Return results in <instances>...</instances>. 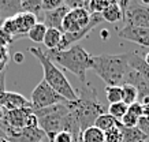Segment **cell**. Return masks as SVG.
I'll return each mask as SVG.
<instances>
[{"label": "cell", "instance_id": "6da1fadb", "mask_svg": "<svg viewBox=\"0 0 149 142\" xmlns=\"http://www.w3.org/2000/svg\"><path fill=\"white\" fill-rule=\"evenodd\" d=\"M77 96L78 98L75 101H66V104L77 115L81 131H85L86 128L95 126L96 119L100 115L107 114L108 107L99 100V93L95 87L88 86L86 83L78 90Z\"/></svg>", "mask_w": 149, "mask_h": 142}, {"label": "cell", "instance_id": "7a4b0ae2", "mask_svg": "<svg viewBox=\"0 0 149 142\" xmlns=\"http://www.w3.org/2000/svg\"><path fill=\"white\" fill-rule=\"evenodd\" d=\"M107 86H123L129 71V53L92 56V67Z\"/></svg>", "mask_w": 149, "mask_h": 142}, {"label": "cell", "instance_id": "3957f363", "mask_svg": "<svg viewBox=\"0 0 149 142\" xmlns=\"http://www.w3.org/2000/svg\"><path fill=\"white\" fill-rule=\"evenodd\" d=\"M44 52L52 63L62 66L63 69L68 70L75 77H78L82 83H86V73L92 67V55L82 45L74 44L63 52H55V51H44Z\"/></svg>", "mask_w": 149, "mask_h": 142}, {"label": "cell", "instance_id": "277c9868", "mask_svg": "<svg viewBox=\"0 0 149 142\" xmlns=\"http://www.w3.org/2000/svg\"><path fill=\"white\" fill-rule=\"evenodd\" d=\"M29 52L40 62V64L42 66V70H44V78L42 79L54 89L55 92H58L60 96L64 97L67 101L77 100L78 98L77 92L74 90L71 83L68 82L66 75L62 73V70L59 69L58 66H55V63H52L48 59L45 52L41 48H29Z\"/></svg>", "mask_w": 149, "mask_h": 142}, {"label": "cell", "instance_id": "5b68a950", "mask_svg": "<svg viewBox=\"0 0 149 142\" xmlns=\"http://www.w3.org/2000/svg\"><path fill=\"white\" fill-rule=\"evenodd\" d=\"M118 4L123 11L126 25L149 29V6L141 1H118Z\"/></svg>", "mask_w": 149, "mask_h": 142}, {"label": "cell", "instance_id": "8992f818", "mask_svg": "<svg viewBox=\"0 0 149 142\" xmlns=\"http://www.w3.org/2000/svg\"><path fill=\"white\" fill-rule=\"evenodd\" d=\"M29 101H30L32 109L38 111V109L48 108V107L56 105V104H60V103H64V101H67V100L60 96L58 92H55L54 89L42 79L33 89L32 96H30V100Z\"/></svg>", "mask_w": 149, "mask_h": 142}, {"label": "cell", "instance_id": "52a82bcc", "mask_svg": "<svg viewBox=\"0 0 149 142\" xmlns=\"http://www.w3.org/2000/svg\"><path fill=\"white\" fill-rule=\"evenodd\" d=\"M38 22V19L29 12H19L15 17L7 18L1 23V29L7 32L14 40L22 36H27L30 29Z\"/></svg>", "mask_w": 149, "mask_h": 142}, {"label": "cell", "instance_id": "ba28073f", "mask_svg": "<svg viewBox=\"0 0 149 142\" xmlns=\"http://www.w3.org/2000/svg\"><path fill=\"white\" fill-rule=\"evenodd\" d=\"M0 123L6 124L15 130H25V128H36L38 127V120L36 115L33 114L32 108H21V109L6 111L4 116Z\"/></svg>", "mask_w": 149, "mask_h": 142}, {"label": "cell", "instance_id": "9c48e42d", "mask_svg": "<svg viewBox=\"0 0 149 142\" xmlns=\"http://www.w3.org/2000/svg\"><path fill=\"white\" fill-rule=\"evenodd\" d=\"M91 22V14L84 8L70 10L62 23L63 34H74L84 30Z\"/></svg>", "mask_w": 149, "mask_h": 142}, {"label": "cell", "instance_id": "30bf717a", "mask_svg": "<svg viewBox=\"0 0 149 142\" xmlns=\"http://www.w3.org/2000/svg\"><path fill=\"white\" fill-rule=\"evenodd\" d=\"M119 37L125 38L127 41L136 42L145 48H149V29L125 25L123 29H120V32H119Z\"/></svg>", "mask_w": 149, "mask_h": 142}, {"label": "cell", "instance_id": "8fae6325", "mask_svg": "<svg viewBox=\"0 0 149 142\" xmlns=\"http://www.w3.org/2000/svg\"><path fill=\"white\" fill-rule=\"evenodd\" d=\"M68 11H70V8L66 4L60 6V7L52 10V11H47L41 17L42 23L47 26V29H56L59 32H62V23H63V19L67 15Z\"/></svg>", "mask_w": 149, "mask_h": 142}, {"label": "cell", "instance_id": "7c38bea8", "mask_svg": "<svg viewBox=\"0 0 149 142\" xmlns=\"http://www.w3.org/2000/svg\"><path fill=\"white\" fill-rule=\"evenodd\" d=\"M0 107L6 111L21 109V108H32L30 101L27 100L26 97L15 92H6L3 100L0 103Z\"/></svg>", "mask_w": 149, "mask_h": 142}, {"label": "cell", "instance_id": "4fadbf2b", "mask_svg": "<svg viewBox=\"0 0 149 142\" xmlns=\"http://www.w3.org/2000/svg\"><path fill=\"white\" fill-rule=\"evenodd\" d=\"M21 11V1L17 0H0V19L4 21L7 18L15 17Z\"/></svg>", "mask_w": 149, "mask_h": 142}, {"label": "cell", "instance_id": "5bb4252c", "mask_svg": "<svg viewBox=\"0 0 149 142\" xmlns=\"http://www.w3.org/2000/svg\"><path fill=\"white\" fill-rule=\"evenodd\" d=\"M101 18L103 21L109 23H116L123 21V11L120 10L118 1H111V4L101 12Z\"/></svg>", "mask_w": 149, "mask_h": 142}, {"label": "cell", "instance_id": "9a60e30c", "mask_svg": "<svg viewBox=\"0 0 149 142\" xmlns=\"http://www.w3.org/2000/svg\"><path fill=\"white\" fill-rule=\"evenodd\" d=\"M120 130H122L123 134L122 142H146V139H148V137L142 131H140L137 127L126 128L120 124Z\"/></svg>", "mask_w": 149, "mask_h": 142}, {"label": "cell", "instance_id": "2e32d148", "mask_svg": "<svg viewBox=\"0 0 149 142\" xmlns=\"http://www.w3.org/2000/svg\"><path fill=\"white\" fill-rule=\"evenodd\" d=\"M63 37V33L56 29H47L45 37H44V45L47 46V51H55L58 48L59 42Z\"/></svg>", "mask_w": 149, "mask_h": 142}, {"label": "cell", "instance_id": "e0dca14e", "mask_svg": "<svg viewBox=\"0 0 149 142\" xmlns=\"http://www.w3.org/2000/svg\"><path fill=\"white\" fill-rule=\"evenodd\" d=\"M21 11L33 14L37 19H40L41 15H42V3H41V0H25V1H21Z\"/></svg>", "mask_w": 149, "mask_h": 142}, {"label": "cell", "instance_id": "ac0fdd59", "mask_svg": "<svg viewBox=\"0 0 149 142\" xmlns=\"http://www.w3.org/2000/svg\"><path fill=\"white\" fill-rule=\"evenodd\" d=\"M118 123H119V120H116L115 118H112V116L107 112V114L100 115L99 118L96 119L95 127H97L99 130H101L103 133H105V131H108L109 128L118 126Z\"/></svg>", "mask_w": 149, "mask_h": 142}, {"label": "cell", "instance_id": "d6986e66", "mask_svg": "<svg viewBox=\"0 0 149 142\" xmlns=\"http://www.w3.org/2000/svg\"><path fill=\"white\" fill-rule=\"evenodd\" d=\"M45 33H47V26L42 22H37L36 25L30 29V32L27 33V37H29L33 42L40 44V42L44 41Z\"/></svg>", "mask_w": 149, "mask_h": 142}, {"label": "cell", "instance_id": "ffe728a7", "mask_svg": "<svg viewBox=\"0 0 149 142\" xmlns=\"http://www.w3.org/2000/svg\"><path fill=\"white\" fill-rule=\"evenodd\" d=\"M82 141L84 142H104V133L97 127L86 128L85 131H82Z\"/></svg>", "mask_w": 149, "mask_h": 142}, {"label": "cell", "instance_id": "44dd1931", "mask_svg": "<svg viewBox=\"0 0 149 142\" xmlns=\"http://www.w3.org/2000/svg\"><path fill=\"white\" fill-rule=\"evenodd\" d=\"M122 101L126 104L127 107L131 105V104H134L138 101V92H137V89L134 86H131V85H123L122 86Z\"/></svg>", "mask_w": 149, "mask_h": 142}, {"label": "cell", "instance_id": "7402d4cb", "mask_svg": "<svg viewBox=\"0 0 149 142\" xmlns=\"http://www.w3.org/2000/svg\"><path fill=\"white\" fill-rule=\"evenodd\" d=\"M127 109H129V107L120 101V103H115V104H109V107L107 108V112H108L112 118H115L116 120H120L127 114Z\"/></svg>", "mask_w": 149, "mask_h": 142}, {"label": "cell", "instance_id": "603a6c76", "mask_svg": "<svg viewBox=\"0 0 149 142\" xmlns=\"http://www.w3.org/2000/svg\"><path fill=\"white\" fill-rule=\"evenodd\" d=\"M122 86H107L105 87V98L109 104L122 101Z\"/></svg>", "mask_w": 149, "mask_h": 142}, {"label": "cell", "instance_id": "cb8c5ba5", "mask_svg": "<svg viewBox=\"0 0 149 142\" xmlns=\"http://www.w3.org/2000/svg\"><path fill=\"white\" fill-rule=\"evenodd\" d=\"M123 141V134L120 130V123L118 126L109 128L108 131L104 133V142H122Z\"/></svg>", "mask_w": 149, "mask_h": 142}, {"label": "cell", "instance_id": "d4e9b609", "mask_svg": "<svg viewBox=\"0 0 149 142\" xmlns=\"http://www.w3.org/2000/svg\"><path fill=\"white\" fill-rule=\"evenodd\" d=\"M109 4H111V1H105V0H91L88 3L86 11L89 14H101Z\"/></svg>", "mask_w": 149, "mask_h": 142}, {"label": "cell", "instance_id": "484cf974", "mask_svg": "<svg viewBox=\"0 0 149 142\" xmlns=\"http://www.w3.org/2000/svg\"><path fill=\"white\" fill-rule=\"evenodd\" d=\"M138 119H140V118L134 116L133 114H130V112L127 111V114L125 115V116H123L122 119L119 120V123L122 124L123 127H126V128H133V127H137Z\"/></svg>", "mask_w": 149, "mask_h": 142}, {"label": "cell", "instance_id": "4316f807", "mask_svg": "<svg viewBox=\"0 0 149 142\" xmlns=\"http://www.w3.org/2000/svg\"><path fill=\"white\" fill-rule=\"evenodd\" d=\"M41 3H42V12L44 11L45 12L47 11H52V10L64 4L63 0H41Z\"/></svg>", "mask_w": 149, "mask_h": 142}, {"label": "cell", "instance_id": "83f0119b", "mask_svg": "<svg viewBox=\"0 0 149 142\" xmlns=\"http://www.w3.org/2000/svg\"><path fill=\"white\" fill-rule=\"evenodd\" d=\"M88 3L86 0H66L64 4L67 6L70 10H78V8H84L86 10L88 8Z\"/></svg>", "mask_w": 149, "mask_h": 142}, {"label": "cell", "instance_id": "f1b7e54d", "mask_svg": "<svg viewBox=\"0 0 149 142\" xmlns=\"http://www.w3.org/2000/svg\"><path fill=\"white\" fill-rule=\"evenodd\" d=\"M8 60H10L8 48L0 46V73L6 70V67H7V63H8Z\"/></svg>", "mask_w": 149, "mask_h": 142}, {"label": "cell", "instance_id": "f546056e", "mask_svg": "<svg viewBox=\"0 0 149 142\" xmlns=\"http://www.w3.org/2000/svg\"><path fill=\"white\" fill-rule=\"evenodd\" d=\"M13 42H14V38L10 36L7 32H4V30L1 29V25H0V46L8 48Z\"/></svg>", "mask_w": 149, "mask_h": 142}, {"label": "cell", "instance_id": "4dcf8cb0", "mask_svg": "<svg viewBox=\"0 0 149 142\" xmlns=\"http://www.w3.org/2000/svg\"><path fill=\"white\" fill-rule=\"evenodd\" d=\"M137 128L142 131V133L149 138V118L146 116H141L138 119V123H137Z\"/></svg>", "mask_w": 149, "mask_h": 142}, {"label": "cell", "instance_id": "1f68e13d", "mask_svg": "<svg viewBox=\"0 0 149 142\" xmlns=\"http://www.w3.org/2000/svg\"><path fill=\"white\" fill-rule=\"evenodd\" d=\"M129 112L130 114H133L134 116H137V118H141V116H144V105L141 104V103H134V104H131V105H129Z\"/></svg>", "mask_w": 149, "mask_h": 142}, {"label": "cell", "instance_id": "d6a6232c", "mask_svg": "<svg viewBox=\"0 0 149 142\" xmlns=\"http://www.w3.org/2000/svg\"><path fill=\"white\" fill-rule=\"evenodd\" d=\"M54 142H74V138L67 131H60V133H58L55 135Z\"/></svg>", "mask_w": 149, "mask_h": 142}, {"label": "cell", "instance_id": "836d02e7", "mask_svg": "<svg viewBox=\"0 0 149 142\" xmlns=\"http://www.w3.org/2000/svg\"><path fill=\"white\" fill-rule=\"evenodd\" d=\"M7 92L6 90V70L0 73V103L4 97V93Z\"/></svg>", "mask_w": 149, "mask_h": 142}, {"label": "cell", "instance_id": "e575fe53", "mask_svg": "<svg viewBox=\"0 0 149 142\" xmlns=\"http://www.w3.org/2000/svg\"><path fill=\"white\" fill-rule=\"evenodd\" d=\"M13 60H14V62H15L17 64H21L23 60H25V55H23L22 52H17V53H14Z\"/></svg>", "mask_w": 149, "mask_h": 142}, {"label": "cell", "instance_id": "d590c367", "mask_svg": "<svg viewBox=\"0 0 149 142\" xmlns=\"http://www.w3.org/2000/svg\"><path fill=\"white\" fill-rule=\"evenodd\" d=\"M108 37H109V33L107 32L105 29H104V30H101V38H103V40H107Z\"/></svg>", "mask_w": 149, "mask_h": 142}, {"label": "cell", "instance_id": "8d00e7d4", "mask_svg": "<svg viewBox=\"0 0 149 142\" xmlns=\"http://www.w3.org/2000/svg\"><path fill=\"white\" fill-rule=\"evenodd\" d=\"M144 116L149 118V104L148 105H144Z\"/></svg>", "mask_w": 149, "mask_h": 142}, {"label": "cell", "instance_id": "74e56055", "mask_svg": "<svg viewBox=\"0 0 149 142\" xmlns=\"http://www.w3.org/2000/svg\"><path fill=\"white\" fill-rule=\"evenodd\" d=\"M3 116H4V109L0 107V122H1V119H3Z\"/></svg>", "mask_w": 149, "mask_h": 142}, {"label": "cell", "instance_id": "f35d334b", "mask_svg": "<svg viewBox=\"0 0 149 142\" xmlns=\"http://www.w3.org/2000/svg\"><path fill=\"white\" fill-rule=\"evenodd\" d=\"M144 60H145V63L149 66V53H146V55L144 56Z\"/></svg>", "mask_w": 149, "mask_h": 142}, {"label": "cell", "instance_id": "ab89813d", "mask_svg": "<svg viewBox=\"0 0 149 142\" xmlns=\"http://www.w3.org/2000/svg\"><path fill=\"white\" fill-rule=\"evenodd\" d=\"M0 142H11V141H8L7 138H4L3 135H0Z\"/></svg>", "mask_w": 149, "mask_h": 142}, {"label": "cell", "instance_id": "60d3db41", "mask_svg": "<svg viewBox=\"0 0 149 142\" xmlns=\"http://www.w3.org/2000/svg\"><path fill=\"white\" fill-rule=\"evenodd\" d=\"M1 23H3V21H1V19H0V25H1Z\"/></svg>", "mask_w": 149, "mask_h": 142}]
</instances>
